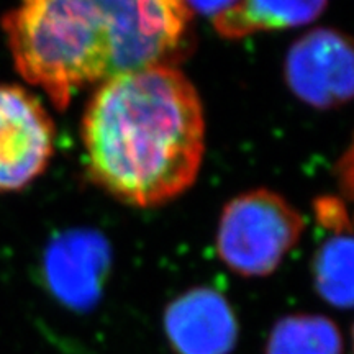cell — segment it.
Listing matches in <instances>:
<instances>
[{
    "instance_id": "1",
    "label": "cell",
    "mask_w": 354,
    "mask_h": 354,
    "mask_svg": "<svg viewBox=\"0 0 354 354\" xmlns=\"http://www.w3.org/2000/svg\"><path fill=\"white\" fill-rule=\"evenodd\" d=\"M190 26L185 0H20L3 19L17 71L57 110L88 86L180 63Z\"/></svg>"
},
{
    "instance_id": "2",
    "label": "cell",
    "mask_w": 354,
    "mask_h": 354,
    "mask_svg": "<svg viewBox=\"0 0 354 354\" xmlns=\"http://www.w3.org/2000/svg\"><path fill=\"white\" fill-rule=\"evenodd\" d=\"M91 180L149 209L196 183L205 154L201 95L177 66H151L100 84L82 117Z\"/></svg>"
},
{
    "instance_id": "3",
    "label": "cell",
    "mask_w": 354,
    "mask_h": 354,
    "mask_svg": "<svg viewBox=\"0 0 354 354\" xmlns=\"http://www.w3.org/2000/svg\"><path fill=\"white\" fill-rule=\"evenodd\" d=\"M305 218L269 189H254L230 201L216 228V253L243 277L272 274L294 250Z\"/></svg>"
},
{
    "instance_id": "4",
    "label": "cell",
    "mask_w": 354,
    "mask_h": 354,
    "mask_svg": "<svg viewBox=\"0 0 354 354\" xmlns=\"http://www.w3.org/2000/svg\"><path fill=\"white\" fill-rule=\"evenodd\" d=\"M55 153V123L44 105L20 86H0V192L32 184Z\"/></svg>"
},
{
    "instance_id": "5",
    "label": "cell",
    "mask_w": 354,
    "mask_h": 354,
    "mask_svg": "<svg viewBox=\"0 0 354 354\" xmlns=\"http://www.w3.org/2000/svg\"><path fill=\"white\" fill-rule=\"evenodd\" d=\"M284 73L292 94L310 107L346 105L354 92L351 41L335 28L310 30L290 46Z\"/></svg>"
},
{
    "instance_id": "6",
    "label": "cell",
    "mask_w": 354,
    "mask_h": 354,
    "mask_svg": "<svg viewBox=\"0 0 354 354\" xmlns=\"http://www.w3.org/2000/svg\"><path fill=\"white\" fill-rule=\"evenodd\" d=\"M112 264V251L104 234L77 228L57 234L44 251L43 274L48 289L76 312L99 302Z\"/></svg>"
},
{
    "instance_id": "7",
    "label": "cell",
    "mask_w": 354,
    "mask_h": 354,
    "mask_svg": "<svg viewBox=\"0 0 354 354\" xmlns=\"http://www.w3.org/2000/svg\"><path fill=\"white\" fill-rule=\"evenodd\" d=\"M162 325L176 354H232L240 335L233 307L212 287H196L172 300Z\"/></svg>"
},
{
    "instance_id": "8",
    "label": "cell",
    "mask_w": 354,
    "mask_h": 354,
    "mask_svg": "<svg viewBox=\"0 0 354 354\" xmlns=\"http://www.w3.org/2000/svg\"><path fill=\"white\" fill-rule=\"evenodd\" d=\"M328 0H236L228 10L212 19L225 39H241L261 32L295 28L312 24Z\"/></svg>"
},
{
    "instance_id": "9",
    "label": "cell",
    "mask_w": 354,
    "mask_h": 354,
    "mask_svg": "<svg viewBox=\"0 0 354 354\" xmlns=\"http://www.w3.org/2000/svg\"><path fill=\"white\" fill-rule=\"evenodd\" d=\"M344 342L330 318L297 313L281 318L269 335L266 354H343Z\"/></svg>"
},
{
    "instance_id": "10",
    "label": "cell",
    "mask_w": 354,
    "mask_h": 354,
    "mask_svg": "<svg viewBox=\"0 0 354 354\" xmlns=\"http://www.w3.org/2000/svg\"><path fill=\"white\" fill-rule=\"evenodd\" d=\"M353 253L351 233H333L313 259L315 289L336 308H349L353 304Z\"/></svg>"
},
{
    "instance_id": "11",
    "label": "cell",
    "mask_w": 354,
    "mask_h": 354,
    "mask_svg": "<svg viewBox=\"0 0 354 354\" xmlns=\"http://www.w3.org/2000/svg\"><path fill=\"white\" fill-rule=\"evenodd\" d=\"M315 216L318 223L331 233H351V220H349L346 205L342 197L326 196L318 197L315 203Z\"/></svg>"
},
{
    "instance_id": "12",
    "label": "cell",
    "mask_w": 354,
    "mask_h": 354,
    "mask_svg": "<svg viewBox=\"0 0 354 354\" xmlns=\"http://www.w3.org/2000/svg\"><path fill=\"white\" fill-rule=\"evenodd\" d=\"M185 3H187L190 12H198L214 19L221 12L228 10L233 3H236V0H185Z\"/></svg>"
}]
</instances>
